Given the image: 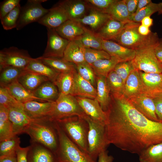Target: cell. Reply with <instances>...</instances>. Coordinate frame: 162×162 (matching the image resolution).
<instances>
[{
	"mask_svg": "<svg viewBox=\"0 0 162 162\" xmlns=\"http://www.w3.org/2000/svg\"><path fill=\"white\" fill-rule=\"evenodd\" d=\"M106 111L108 144L138 155L148 147L162 142V122L151 120L136 109L122 94H112Z\"/></svg>",
	"mask_w": 162,
	"mask_h": 162,
	"instance_id": "obj_1",
	"label": "cell"
},
{
	"mask_svg": "<svg viewBox=\"0 0 162 162\" xmlns=\"http://www.w3.org/2000/svg\"><path fill=\"white\" fill-rule=\"evenodd\" d=\"M24 133L30 137V142L41 144L56 153L58 146L57 132L50 118L35 119L25 129Z\"/></svg>",
	"mask_w": 162,
	"mask_h": 162,
	"instance_id": "obj_2",
	"label": "cell"
},
{
	"mask_svg": "<svg viewBox=\"0 0 162 162\" xmlns=\"http://www.w3.org/2000/svg\"><path fill=\"white\" fill-rule=\"evenodd\" d=\"M140 24V23L133 21L126 24L115 41L126 48L135 50L155 47L160 42L157 33L151 32L148 35H142L138 31Z\"/></svg>",
	"mask_w": 162,
	"mask_h": 162,
	"instance_id": "obj_3",
	"label": "cell"
},
{
	"mask_svg": "<svg viewBox=\"0 0 162 162\" xmlns=\"http://www.w3.org/2000/svg\"><path fill=\"white\" fill-rule=\"evenodd\" d=\"M58 138L55 154L59 162H97L80 149L68 137L56 121H53Z\"/></svg>",
	"mask_w": 162,
	"mask_h": 162,
	"instance_id": "obj_4",
	"label": "cell"
},
{
	"mask_svg": "<svg viewBox=\"0 0 162 162\" xmlns=\"http://www.w3.org/2000/svg\"><path fill=\"white\" fill-rule=\"evenodd\" d=\"M69 139L88 154L87 137L89 125L84 118L73 116L56 121Z\"/></svg>",
	"mask_w": 162,
	"mask_h": 162,
	"instance_id": "obj_5",
	"label": "cell"
},
{
	"mask_svg": "<svg viewBox=\"0 0 162 162\" xmlns=\"http://www.w3.org/2000/svg\"><path fill=\"white\" fill-rule=\"evenodd\" d=\"M85 119L89 125L88 154L96 160L100 153L106 150L109 145L105 136V124L94 120L87 116Z\"/></svg>",
	"mask_w": 162,
	"mask_h": 162,
	"instance_id": "obj_6",
	"label": "cell"
},
{
	"mask_svg": "<svg viewBox=\"0 0 162 162\" xmlns=\"http://www.w3.org/2000/svg\"><path fill=\"white\" fill-rule=\"evenodd\" d=\"M87 116L76 97L60 93L55 101L53 111L50 118L51 121H54L73 116L85 119Z\"/></svg>",
	"mask_w": 162,
	"mask_h": 162,
	"instance_id": "obj_7",
	"label": "cell"
},
{
	"mask_svg": "<svg viewBox=\"0 0 162 162\" xmlns=\"http://www.w3.org/2000/svg\"><path fill=\"white\" fill-rule=\"evenodd\" d=\"M154 48L135 50L132 60L135 69L146 73H162V66L156 56Z\"/></svg>",
	"mask_w": 162,
	"mask_h": 162,
	"instance_id": "obj_8",
	"label": "cell"
},
{
	"mask_svg": "<svg viewBox=\"0 0 162 162\" xmlns=\"http://www.w3.org/2000/svg\"><path fill=\"white\" fill-rule=\"evenodd\" d=\"M46 0H28L21 7L16 28L20 30L31 23L37 22L46 14L49 9L44 8L41 3Z\"/></svg>",
	"mask_w": 162,
	"mask_h": 162,
	"instance_id": "obj_9",
	"label": "cell"
},
{
	"mask_svg": "<svg viewBox=\"0 0 162 162\" xmlns=\"http://www.w3.org/2000/svg\"><path fill=\"white\" fill-rule=\"evenodd\" d=\"M33 59L26 50L15 46L0 51V69L11 66L25 69Z\"/></svg>",
	"mask_w": 162,
	"mask_h": 162,
	"instance_id": "obj_10",
	"label": "cell"
},
{
	"mask_svg": "<svg viewBox=\"0 0 162 162\" xmlns=\"http://www.w3.org/2000/svg\"><path fill=\"white\" fill-rule=\"evenodd\" d=\"M46 28L47 44L42 56L63 58L64 51L70 41L59 35L54 29Z\"/></svg>",
	"mask_w": 162,
	"mask_h": 162,
	"instance_id": "obj_11",
	"label": "cell"
},
{
	"mask_svg": "<svg viewBox=\"0 0 162 162\" xmlns=\"http://www.w3.org/2000/svg\"><path fill=\"white\" fill-rule=\"evenodd\" d=\"M55 101L39 102L31 100L23 103V110L30 118L38 119L50 118L53 112Z\"/></svg>",
	"mask_w": 162,
	"mask_h": 162,
	"instance_id": "obj_12",
	"label": "cell"
},
{
	"mask_svg": "<svg viewBox=\"0 0 162 162\" xmlns=\"http://www.w3.org/2000/svg\"><path fill=\"white\" fill-rule=\"evenodd\" d=\"M128 99L136 109L149 119L161 121L157 116L153 99L148 94H141Z\"/></svg>",
	"mask_w": 162,
	"mask_h": 162,
	"instance_id": "obj_13",
	"label": "cell"
},
{
	"mask_svg": "<svg viewBox=\"0 0 162 162\" xmlns=\"http://www.w3.org/2000/svg\"><path fill=\"white\" fill-rule=\"evenodd\" d=\"M76 98L87 116L94 120L106 124L107 118L106 112L103 110L96 99L78 96Z\"/></svg>",
	"mask_w": 162,
	"mask_h": 162,
	"instance_id": "obj_14",
	"label": "cell"
},
{
	"mask_svg": "<svg viewBox=\"0 0 162 162\" xmlns=\"http://www.w3.org/2000/svg\"><path fill=\"white\" fill-rule=\"evenodd\" d=\"M88 8L89 12L88 15L75 21L96 33L111 17L104 11Z\"/></svg>",
	"mask_w": 162,
	"mask_h": 162,
	"instance_id": "obj_15",
	"label": "cell"
},
{
	"mask_svg": "<svg viewBox=\"0 0 162 162\" xmlns=\"http://www.w3.org/2000/svg\"><path fill=\"white\" fill-rule=\"evenodd\" d=\"M102 44L103 50L119 62L132 61L135 56V50L126 48L113 41L102 39Z\"/></svg>",
	"mask_w": 162,
	"mask_h": 162,
	"instance_id": "obj_16",
	"label": "cell"
},
{
	"mask_svg": "<svg viewBox=\"0 0 162 162\" xmlns=\"http://www.w3.org/2000/svg\"><path fill=\"white\" fill-rule=\"evenodd\" d=\"M27 154L28 162H59L55 153L38 143L31 142Z\"/></svg>",
	"mask_w": 162,
	"mask_h": 162,
	"instance_id": "obj_17",
	"label": "cell"
},
{
	"mask_svg": "<svg viewBox=\"0 0 162 162\" xmlns=\"http://www.w3.org/2000/svg\"><path fill=\"white\" fill-rule=\"evenodd\" d=\"M68 20L64 9L57 4L49 9L48 12L38 22L46 28L55 29Z\"/></svg>",
	"mask_w": 162,
	"mask_h": 162,
	"instance_id": "obj_18",
	"label": "cell"
},
{
	"mask_svg": "<svg viewBox=\"0 0 162 162\" xmlns=\"http://www.w3.org/2000/svg\"><path fill=\"white\" fill-rule=\"evenodd\" d=\"M65 12L68 19L75 21L86 15L88 7L85 0H64L57 3Z\"/></svg>",
	"mask_w": 162,
	"mask_h": 162,
	"instance_id": "obj_19",
	"label": "cell"
},
{
	"mask_svg": "<svg viewBox=\"0 0 162 162\" xmlns=\"http://www.w3.org/2000/svg\"><path fill=\"white\" fill-rule=\"evenodd\" d=\"M8 110L9 118L12 123L15 136L24 133L26 128L35 119L28 116L22 109L11 108Z\"/></svg>",
	"mask_w": 162,
	"mask_h": 162,
	"instance_id": "obj_20",
	"label": "cell"
},
{
	"mask_svg": "<svg viewBox=\"0 0 162 162\" xmlns=\"http://www.w3.org/2000/svg\"><path fill=\"white\" fill-rule=\"evenodd\" d=\"M144 93V87L139 71L135 69L126 80L123 95L128 99Z\"/></svg>",
	"mask_w": 162,
	"mask_h": 162,
	"instance_id": "obj_21",
	"label": "cell"
},
{
	"mask_svg": "<svg viewBox=\"0 0 162 162\" xmlns=\"http://www.w3.org/2000/svg\"><path fill=\"white\" fill-rule=\"evenodd\" d=\"M144 93L152 95L162 93V73H148L139 71Z\"/></svg>",
	"mask_w": 162,
	"mask_h": 162,
	"instance_id": "obj_22",
	"label": "cell"
},
{
	"mask_svg": "<svg viewBox=\"0 0 162 162\" xmlns=\"http://www.w3.org/2000/svg\"><path fill=\"white\" fill-rule=\"evenodd\" d=\"M54 29L59 35L69 41L77 40L84 32L83 26L69 20Z\"/></svg>",
	"mask_w": 162,
	"mask_h": 162,
	"instance_id": "obj_23",
	"label": "cell"
},
{
	"mask_svg": "<svg viewBox=\"0 0 162 162\" xmlns=\"http://www.w3.org/2000/svg\"><path fill=\"white\" fill-rule=\"evenodd\" d=\"M125 24L111 18L96 33L103 40L115 41L124 28Z\"/></svg>",
	"mask_w": 162,
	"mask_h": 162,
	"instance_id": "obj_24",
	"label": "cell"
},
{
	"mask_svg": "<svg viewBox=\"0 0 162 162\" xmlns=\"http://www.w3.org/2000/svg\"><path fill=\"white\" fill-rule=\"evenodd\" d=\"M84 49L78 40L70 41L64 51L62 58L75 65L85 62Z\"/></svg>",
	"mask_w": 162,
	"mask_h": 162,
	"instance_id": "obj_25",
	"label": "cell"
},
{
	"mask_svg": "<svg viewBox=\"0 0 162 162\" xmlns=\"http://www.w3.org/2000/svg\"><path fill=\"white\" fill-rule=\"evenodd\" d=\"M72 95L95 99L97 90L88 81L82 78L76 72L75 75L74 84Z\"/></svg>",
	"mask_w": 162,
	"mask_h": 162,
	"instance_id": "obj_26",
	"label": "cell"
},
{
	"mask_svg": "<svg viewBox=\"0 0 162 162\" xmlns=\"http://www.w3.org/2000/svg\"><path fill=\"white\" fill-rule=\"evenodd\" d=\"M17 81L26 89L32 92L42 84L50 80L46 76L25 70Z\"/></svg>",
	"mask_w": 162,
	"mask_h": 162,
	"instance_id": "obj_27",
	"label": "cell"
},
{
	"mask_svg": "<svg viewBox=\"0 0 162 162\" xmlns=\"http://www.w3.org/2000/svg\"><path fill=\"white\" fill-rule=\"evenodd\" d=\"M111 18L125 24L131 21L125 0H116L105 11Z\"/></svg>",
	"mask_w": 162,
	"mask_h": 162,
	"instance_id": "obj_28",
	"label": "cell"
},
{
	"mask_svg": "<svg viewBox=\"0 0 162 162\" xmlns=\"http://www.w3.org/2000/svg\"><path fill=\"white\" fill-rule=\"evenodd\" d=\"M97 96L96 99L103 110L106 111L110 105V90L107 83L106 77L96 76Z\"/></svg>",
	"mask_w": 162,
	"mask_h": 162,
	"instance_id": "obj_29",
	"label": "cell"
},
{
	"mask_svg": "<svg viewBox=\"0 0 162 162\" xmlns=\"http://www.w3.org/2000/svg\"><path fill=\"white\" fill-rule=\"evenodd\" d=\"M25 70L46 76L54 83L60 74L37 58H33Z\"/></svg>",
	"mask_w": 162,
	"mask_h": 162,
	"instance_id": "obj_30",
	"label": "cell"
},
{
	"mask_svg": "<svg viewBox=\"0 0 162 162\" xmlns=\"http://www.w3.org/2000/svg\"><path fill=\"white\" fill-rule=\"evenodd\" d=\"M5 87L8 89L10 94L20 103H23L31 100L45 102L35 97L32 92L26 89L17 80Z\"/></svg>",
	"mask_w": 162,
	"mask_h": 162,
	"instance_id": "obj_31",
	"label": "cell"
},
{
	"mask_svg": "<svg viewBox=\"0 0 162 162\" xmlns=\"http://www.w3.org/2000/svg\"><path fill=\"white\" fill-rule=\"evenodd\" d=\"M37 58L60 73L77 72L76 65L65 60L62 58L44 57L41 56Z\"/></svg>",
	"mask_w": 162,
	"mask_h": 162,
	"instance_id": "obj_32",
	"label": "cell"
},
{
	"mask_svg": "<svg viewBox=\"0 0 162 162\" xmlns=\"http://www.w3.org/2000/svg\"><path fill=\"white\" fill-rule=\"evenodd\" d=\"M54 82L48 81L42 84L32 93L35 97L45 101H55L60 94Z\"/></svg>",
	"mask_w": 162,
	"mask_h": 162,
	"instance_id": "obj_33",
	"label": "cell"
},
{
	"mask_svg": "<svg viewBox=\"0 0 162 162\" xmlns=\"http://www.w3.org/2000/svg\"><path fill=\"white\" fill-rule=\"evenodd\" d=\"M60 73L54 82L57 86L59 93L72 95L75 81V75L77 72Z\"/></svg>",
	"mask_w": 162,
	"mask_h": 162,
	"instance_id": "obj_34",
	"label": "cell"
},
{
	"mask_svg": "<svg viewBox=\"0 0 162 162\" xmlns=\"http://www.w3.org/2000/svg\"><path fill=\"white\" fill-rule=\"evenodd\" d=\"M84 29V33L76 40L80 42L84 48L103 50L102 39L95 32L85 27Z\"/></svg>",
	"mask_w": 162,
	"mask_h": 162,
	"instance_id": "obj_35",
	"label": "cell"
},
{
	"mask_svg": "<svg viewBox=\"0 0 162 162\" xmlns=\"http://www.w3.org/2000/svg\"><path fill=\"white\" fill-rule=\"evenodd\" d=\"M25 69L7 66L0 69V86L6 87L18 79L25 70Z\"/></svg>",
	"mask_w": 162,
	"mask_h": 162,
	"instance_id": "obj_36",
	"label": "cell"
},
{
	"mask_svg": "<svg viewBox=\"0 0 162 162\" xmlns=\"http://www.w3.org/2000/svg\"><path fill=\"white\" fill-rule=\"evenodd\" d=\"M139 155L140 162H162V142L148 147Z\"/></svg>",
	"mask_w": 162,
	"mask_h": 162,
	"instance_id": "obj_37",
	"label": "cell"
},
{
	"mask_svg": "<svg viewBox=\"0 0 162 162\" xmlns=\"http://www.w3.org/2000/svg\"><path fill=\"white\" fill-rule=\"evenodd\" d=\"M14 136L12 123L9 117L8 110L0 106V141Z\"/></svg>",
	"mask_w": 162,
	"mask_h": 162,
	"instance_id": "obj_38",
	"label": "cell"
},
{
	"mask_svg": "<svg viewBox=\"0 0 162 162\" xmlns=\"http://www.w3.org/2000/svg\"><path fill=\"white\" fill-rule=\"evenodd\" d=\"M119 62L116 58L111 57L109 59H102L98 60L91 66L96 76H103L106 77L108 74L114 69L116 65Z\"/></svg>",
	"mask_w": 162,
	"mask_h": 162,
	"instance_id": "obj_39",
	"label": "cell"
},
{
	"mask_svg": "<svg viewBox=\"0 0 162 162\" xmlns=\"http://www.w3.org/2000/svg\"><path fill=\"white\" fill-rule=\"evenodd\" d=\"M107 84L112 94H123L124 83L114 70L106 77Z\"/></svg>",
	"mask_w": 162,
	"mask_h": 162,
	"instance_id": "obj_40",
	"label": "cell"
},
{
	"mask_svg": "<svg viewBox=\"0 0 162 162\" xmlns=\"http://www.w3.org/2000/svg\"><path fill=\"white\" fill-rule=\"evenodd\" d=\"M20 143V138L17 135L0 141V157L16 153Z\"/></svg>",
	"mask_w": 162,
	"mask_h": 162,
	"instance_id": "obj_41",
	"label": "cell"
},
{
	"mask_svg": "<svg viewBox=\"0 0 162 162\" xmlns=\"http://www.w3.org/2000/svg\"><path fill=\"white\" fill-rule=\"evenodd\" d=\"M161 8L162 6L160 3H155L151 2L137 13L131 14L130 20L133 22L140 23L142 20L145 17L151 16L154 13L158 12Z\"/></svg>",
	"mask_w": 162,
	"mask_h": 162,
	"instance_id": "obj_42",
	"label": "cell"
},
{
	"mask_svg": "<svg viewBox=\"0 0 162 162\" xmlns=\"http://www.w3.org/2000/svg\"><path fill=\"white\" fill-rule=\"evenodd\" d=\"M0 106L9 109L19 108L23 110V104L17 101L5 87H0Z\"/></svg>",
	"mask_w": 162,
	"mask_h": 162,
	"instance_id": "obj_43",
	"label": "cell"
},
{
	"mask_svg": "<svg viewBox=\"0 0 162 162\" xmlns=\"http://www.w3.org/2000/svg\"><path fill=\"white\" fill-rule=\"evenodd\" d=\"M21 8L20 4L1 20L4 30H8L16 28Z\"/></svg>",
	"mask_w": 162,
	"mask_h": 162,
	"instance_id": "obj_44",
	"label": "cell"
},
{
	"mask_svg": "<svg viewBox=\"0 0 162 162\" xmlns=\"http://www.w3.org/2000/svg\"><path fill=\"white\" fill-rule=\"evenodd\" d=\"M85 61L91 65L95 62L102 59H109L111 57L105 50L92 48H84Z\"/></svg>",
	"mask_w": 162,
	"mask_h": 162,
	"instance_id": "obj_45",
	"label": "cell"
},
{
	"mask_svg": "<svg viewBox=\"0 0 162 162\" xmlns=\"http://www.w3.org/2000/svg\"><path fill=\"white\" fill-rule=\"evenodd\" d=\"M76 65L78 74L94 86L96 83V76L92 66L86 62Z\"/></svg>",
	"mask_w": 162,
	"mask_h": 162,
	"instance_id": "obj_46",
	"label": "cell"
},
{
	"mask_svg": "<svg viewBox=\"0 0 162 162\" xmlns=\"http://www.w3.org/2000/svg\"><path fill=\"white\" fill-rule=\"evenodd\" d=\"M135 69L132 61H130L118 63L114 70L125 83L130 73Z\"/></svg>",
	"mask_w": 162,
	"mask_h": 162,
	"instance_id": "obj_47",
	"label": "cell"
},
{
	"mask_svg": "<svg viewBox=\"0 0 162 162\" xmlns=\"http://www.w3.org/2000/svg\"><path fill=\"white\" fill-rule=\"evenodd\" d=\"M115 0H86L85 1L88 8L105 12Z\"/></svg>",
	"mask_w": 162,
	"mask_h": 162,
	"instance_id": "obj_48",
	"label": "cell"
},
{
	"mask_svg": "<svg viewBox=\"0 0 162 162\" xmlns=\"http://www.w3.org/2000/svg\"><path fill=\"white\" fill-rule=\"evenodd\" d=\"M20 0H5L2 2L0 6V20L20 4Z\"/></svg>",
	"mask_w": 162,
	"mask_h": 162,
	"instance_id": "obj_49",
	"label": "cell"
},
{
	"mask_svg": "<svg viewBox=\"0 0 162 162\" xmlns=\"http://www.w3.org/2000/svg\"><path fill=\"white\" fill-rule=\"evenodd\" d=\"M150 96L153 99L158 118L162 121V93Z\"/></svg>",
	"mask_w": 162,
	"mask_h": 162,
	"instance_id": "obj_50",
	"label": "cell"
},
{
	"mask_svg": "<svg viewBox=\"0 0 162 162\" xmlns=\"http://www.w3.org/2000/svg\"><path fill=\"white\" fill-rule=\"evenodd\" d=\"M29 146L25 147L20 146L16 152L17 162H28L27 154Z\"/></svg>",
	"mask_w": 162,
	"mask_h": 162,
	"instance_id": "obj_51",
	"label": "cell"
},
{
	"mask_svg": "<svg viewBox=\"0 0 162 162\" xmlns=\"http://www.w3.org/2000/svg\"><path fill=\"white\" fill-rule=\"evenodd\" d=\"M98 162H113L114 158L108 154V151L104 150L98 155Z\"/></svg>",
	"mask_w": 162,
	"mask_h": 162,
	"instance_id": "obj_52",
	"label": "cell"
},
{
	"mask_svg": "<svg viewBox=\"0 0 162 162\" xmlns=\"http://www.w3.org/2000/svg\"><path fill=\"white\" fill-rule=\"evenodd\" d=\"M139 0H125L128 10L131 15L135 13Z\"/></svg>",
	"mask_w": 162,
	"mask_h": 162,
	"instance_id": "obj_53",
	"label": "cell"
},
{
	"mask_svg": "<svg viewBox=\"0 0 162 162\" xmlns=\"http://www.w3.org/2000/svg\"><path fill=\"white\" fill-rule=\"evenodd\" d=\"M0 162H17L16 153L0 157Z\"/></svg>",
	"mask_w": 162,
	"mask_h": 162,
	"instance_id": "obj_54",
	"label": "cell"
},
{
	"mask_svg": "<svg viewBox=\"0 0 162 162\" xmlns=\"http://www.w3.org/2000/svg\"><path fill=\"white\" fill-rule=\"evenodd\" d=\"M154 52L156 56L159 60L162 59V42H160L154 48Z\"/></svg>",
	"mask_w": 162,
	"mask_h": 162,
	"instance_id": "obj_55",
	"label": "cell"
},
{
	"mask_svg": "<svg viewBox=\"0 0 162 162\" xmlns=\"http://www.w3.org/2000/svg\"><path fill=\"white\" fill-rule=\"evenodd\" d=\"M138 31L143 36L148 35L152 32L149 27L142 25L141 24L138 27Z\"/></svg>",
	"mask_w": 162,
	"mask_h": 162,
	"instance_id": "obj_56",
	"label": "cell"
},
{
	"mask_svg": "<svg viewBox=\"0 0 162 162\" xmlns=\"http://www.w3.org/2000/svg\"><path fill=\"white\" fill-rule=\"evenodd\" d=\"M152 2L151 0H139L137 7L135 13H137L141 9L145 7Z\"/></svg>",
	"mask_w": 162,
	"mask_h": 162,
	"instance_id": "obj_57",
	"label": "cell"
},
{
	"mask_svg": "<svg viewBox=\"0 0 162 162\" xmlns=\"http://www.w3.org/2000/svg\"><path fill=\"white\" fill-rule=\"evenodd\" d=\"M141 24L148 27H149L153 24V20L148 16L145 17L141 20Z\"/></svg>",
	"mask_w": 162,
	"mask_h": 162,
	"instance_id": "obj_58",
	"label": "cell"
},
{
	"mask_svg": "<svg viewBox=\"0 0 162 162\" xmlns=\"http://www.w3.org/2000/svg\"><path fill=\"white\" fill-rule=\"evenodd\" d=\"M161 6H162V8L161 9V10L159 11L158 12V14H162V2L160 3Z\"/></svg>",
	"mask_w": 162,
	"mask_h": 162,
	"instance_id": "obj_59",
	"label": "cell"
},
{
	"mask_svg": "<svg viewBox=\"0 0 162 162\" xmlns=\"http://www.w3.org/2000/svg\"><path fill=\"white\" fill-rule=\"evenodd\" d=\"M159 61H160L162 66V59L161 60H159Z\"/></svg>",
	"mask_w": 162,
	"mask_h": 162,
	"instance_id": "obj_60",
	"label": "cell"
},
{
	"mask_svg": "<svg viewBox=\"0 0 162 162\" xmlns=\"http://www.w3.org/2000/svg\"></svg>",
	"mask_w": 162,
	"mask_h": 162,
	"instance_id": "obj_61",
	"label": "cell"
}]
</instances>
